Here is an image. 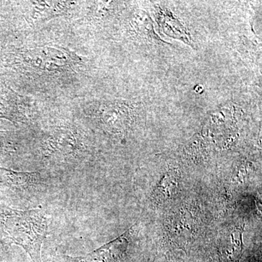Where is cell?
Here are the masks:
<instances>
[{"label":"cell","mask_w":262,"mask_h":262,"mask_svg":"<svg viewBox=\"0 0 262 262\" xmlns=\"http://www.w3.org/2000/svg\"><path fill=\"white\" fill-rule=\"evenodd\" d=\"M0 222L3 232L13 244L23 248L33 262H42L41 248L48 232V218L42 208H5L0 212Z\"/></svg>","instance_id":"cell-1"},{"label":"cell","mask_w":262,"mask_h":262,"mask_svg":"<svg viewBox=\"0 0 262 262\" xmlns=\"http://www.w3.org/2000/svg\"><path fill=\"white\" fill-rule=\"evenodd\" d=\"M0 182L15 192L24 194H35L45 185L38 172H19L0 168Z\"/></svg>","instance_id":"cell-3"},{"label":"cell","mask_w":262,"mask_h":262,"mask_svg":"<svg viewBox=\"0 0 262 262\" xmlns=\"http://www.w3.org/2000/svg\"><path fill=\"white\" fill-rule=\"evenodd\" d=\"M123 234L87 256L70 258L74 262H126L128 241Z\"/></svg>","instance_id":"cell-4"},{"label":"cell","mask_w":262,"mask_h":262,"mask_svg":"<svg viewBox=\"0 0 262 262\" xmlns=\"http://www.w3.org/2000/svg\"><path fill=\"white\" fill-rule=\"evenodd\" d=\"M163 262H183V260L179 259V258L169 257L164 258Z\"/></svg>","instance_id":"cell-6"},{"label":"cell","mask_w":262,"mask_h":262,"mask_svg":"<svg viewBox=\"0 0 262 262\" xmlns=\"http://www.w3.org/2000/svg\"><path fill=\"white\" fill-rule=\"evenodd\" d=\"M110 108L103 117L104 123L113 130H118L125 128L128 121L129 112L127 107L123 104L116 103Z\"/></svg>","instance_id":"cell-5"},{"label":"cell","mask_w":262,"mask_h":262,"mask_svg":"<svg viewBox=\"0 0 262 262\" xmlns=\"http://www.w3.org/2000/svg\"><path fill=\"white\" fill-rule=\"evenodd\" d=\"M82 147L77 136L70 128H58L43 142L42 149L47 156L67 157L78 154Z\"/></svg>","instance_id":"cell-2"}]
</instances>
